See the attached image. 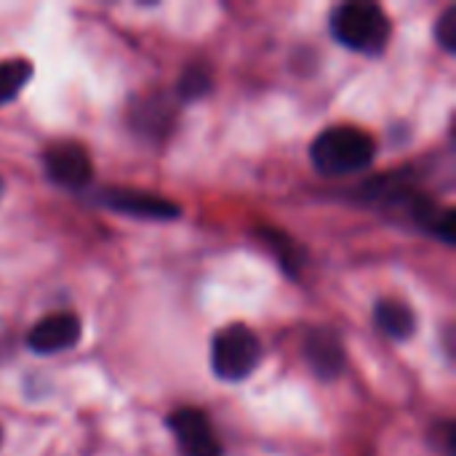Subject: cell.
I'll list each match as a JSON object with an SVG mask.
<instances>
[{"instance_id": "7", "label": "cell", "mask_w": 456, "mask_h": 456, "mask_svg": "<svg viewBox=\"0 0 456 456\" xmlns=\"http://www.w3.org/2000/svg\"><path fill=\"white\" fill-rule=\"evenodd\" d=\"M80 339V321L72 313H53L37 321L27 334V347L37 355H56L75 347Z\"/></svg>"}, {"instance_id": "11", "label": "cell", "mask_w": 456, "mask_h": 456, "mask_svg": "<svg viewBox=\"0 0 456 456\" xmlns=\"http://www.w3.org/2000/svg\"><path fill=\"white\" fill-rule=\"evenodd\" d=\"M32 77V61L29 59H5L0 61V104L19 96V91Z\"/></svg>"}, {"instance_id": "1", "label": "cell", "mask_w": 456, "mask_h": 456, "mask_svg": "<svg viewBox=\"0 0 456 456\" xmlns=\"http://www.w3.org/2000/svg\"><path fill=\"white\" fill-rule=\"evenodd\" d=\"M310 155L321 174L347 176V174L363 171L374 163L377 144L366 131H361L355 126H334V128H326L313 142Z\"/></svg>"}, {"instance_id": "12", "label": "cell", "mask_w": 456, "mask_h": 456, "mask_svg": "<svg viewBox=\"0 0 456 456\" xmlns=\"http://www.w3.org/2000/svg\"><path fill=\"white\" fill-rule=\"evenodd\" d=\"M214 88V77H211V69L206 64H190L182 75H179V83H176V96L182 102H195V99H203L206 94H211Z\"/></svg>"}, {"instance_id": "15", "label": "cell", "mask_w": 456, "mask_h": 456, "mask_svg": "<svg viewBox=\"0 0 456 456\" xmlns=\"http://www.w3.org/2000/svg\"><path fill=\"white\" fill-rule=\"evenodd\" d=\"M3 190H5V187H3V179H0V198H3Z\"/></svg>"}, {"instance_id": "3", "label": "cell", "mask_w": 456, "mask_h": 456, "mask_svg": "<svg viewBox=\"0 0 456 456\" xmlns=\"http://www.w3.org/2000/svg\"><path fill=\"white\" fill-rule=\"evenodd\" d=\"M259 361H262V342L248 326L232 323L214 334L211 369L219 379L243 382L256 371Z\"/></svg>"}, {"instance_id": "14", "label": "cell", "mask_w": 456, "mask_h": 456, "mask_svg": "<svg viewBox=\"0 0 456 456\" xmlns=\"http://www.w3.org/2000/svg\"><path fill=\"white\" fill-rule=\"evenodd\" d=\"M436 40L441 43L444 51L454 53L456 51V5L446 8L441 19L436 21Z\"/></svg>"}, {"instance_id": "2", "label": "cell", "mask_w": 456, "mask_h": 456, "mask_svg": "<svg viewBox=\"0 0 456 456\" xmlns=\"http://www.w3.org/2000/svg\"><path fill=\"white\" fill-rule=\"evenodd\" d=\"M390 19L374 3H342L331 13V32L334 37L358 53H379L390 40Z\"/></svg>"}, {"instance_id": "6", "label": "cell", "mask_w": 456, "mask_h": 456, "mask_svg": "<svg viewBox=\"0 0 456 456\" xmlns=\"http://www.w3.org/2000/svg\"><path fill=\"white\" fill-rule=\"evenodd\" d=\"M102 203L118 214L150 219V222H174L182 216V208L174 200L142 190H104Z\"/></svg>"}, {"instance_id": "16", "label": "cell", "mask_w": 456, "mask_h": 456, "mask_svg": "<svg viewBox=\"0 0 456 456\" xmlns=\"http://www.w3.org/2000/svg\"><path fill=\"white\" fill-rule=\"evenodd\" d=\"M0 438H3V433H0Z\"/></svg>"}, {"instance_id": "10", "label": "cell", "mask_w": 456, "mask_h": 456, "mask_svg": "<svg viewBox=\"0 0 456 456\" xmlns=\"http://www.w3.org/2000/svg\"><path fill=\"white\" fill-rule=\"evenodd\" d=\"M374 321L382 329V334H387L390 339H398V342L409 339L417 329L414 310L401 299H382L374 307Z\"/></svg>"}, {"instance_id": "4", "label": "cell", "mask_w": 456, "mask_h": 456, "mask_svg": "<svg viewBox=\"0 0 456 456\" xmlns=\"http://www.w3.org/2000/svg\"><path fill=\"white\" fill-rule=\"evenodd\" d=\"M43 166L51 182L67 190H80L91 182L94 166L83 144L77 142H53L43 152Z\"/></svg>"}, {"instance_id": "5", "label": "cell", "mask_w": 456, "mask_h": 456, "mask_svg": "<svg viewBox=\"0 0 456 456\" xmlns=\"http://www.w3.org/2000/svg\"><path fill=\"white\" fill-rule=\"evenodd\" d=\"M168 430L184 456H222V444L208 417L198 409H176L168 417Z\"/></svg>"}, {"instance_id": "8", "label": "cell", "mask_w": 456, "mask_h": 456, "mask_svg": "<svg viewBox=\"0 0 456 456\" xmlns=\"http://www.w3.org/2000/svg\"><path fill=\"white\" fill-rule=\"evenodd\" d=\"M305 355L315 377L323 382L342 377L347 369V353L342 347V339L331 329H313L305 339Z\"/></svg>"}, {"instance_id": "9", "label": "cell", "mask_w": 456, "mask_h": 456, "mask_svg": "<svg viewBox=\"0 0 456 456\" xmlns=\"http://www.w3.org/2000/svg\"><path fill=\"white\" fill-rule=\"evenodd\" d=\"M174 102L166 94H150V96H139L131 104V126L134 131L150 136V139H163L171 126H174Z\"/></svg>"}, {"instance_id": "13", "label": "cell", "mask_w": 456, "mask_h": 456, "mask_svg": "<svg viewBox=\"0 0 456 456\" xmlns=\"http://www.w3.org/2000/svg\"><path fill=\"white\" fill-rule=\"evenodd\" d=\"M262 240H267V246L278 254L283 270H289L291 275L299 273V265H302V254L299 248L294 246V240L283 232H275V230H262Z\"/></svg>"}]
</instances>
